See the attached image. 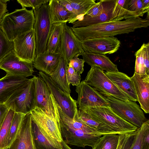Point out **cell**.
I'll return each instance as SVG.
<instances>
[{
	"instance_id": "6da1fadb",
	"label": "cell",
	"mask_w": 149,
	"mask_h": 149,
	"mask_svg": "<svg viewBox=\"0 0 149 149\" xmlns=\"http://www.w3.org/2000/svg\"><path fill=\"white\" fill-rule=\"evenodd\" d=\"M149 26V17L143 19L134 17L119 21H110L89 26L71 28L81 41L95 38L114 36L129 33L136 29L147 28Z\"/></svg>"
},
{
	"instance_id": "7a4b0ae2",
	"label": "cell",
	"mask_w": 149,
	"mask_h": 149,
	"mask_svg": "<svg viewBox=\"0 0 149 149\" xmlns=\"http://www.w3.org/2000/svg\"><path fill=\"white\" fill-rule=\"evenodd\" d=\"M35 21L32 9L22 8L6 13L0 22V27L8 38L13 41L17 36L33 29Z\"/></svg>"
},
{
	"instance_id": "3957f363",
	"label": "cell",
	"mask_w": 149,
	"mask_h": 149,
	"mask_svg": "<svg viewBox=\"0 0 149 149\" xmlns=\"http://www.w3.org/2000/svg\"><path fill=\"white\" fill-rule=\"evenodd\" d=\"M103 9L101 13L94 18L86 15L72 24L74 28L83 27L110 21H119L139 17L137 14L125 9L117 3V0H102Z\"/></svg>"
},
{
	"instance_id": "277c9868",
	"label": "cell",
	"mask_w": 149,
	"mask_h": 149,
	"mask_svg": "<svg viewBox=\"0 0 149 149\" xmlns=\"http://www.w3.org/2000/svg\"><path fill=\"white\" fill-rule=\"evenodd\" d=\"M33 11L35 19L33 29L35 39L36 57L47 51L52 24L50 17L48 3L43 4L39 8Z\"/></svg>"
},
{
	"instance_id": "5b68a950",
	"label": "cell",
	"mask_w": 149,
	"mask_h": 149,
	"mask_svg": "<svg viewBox=\"0 0 149 149\" xmlns=\"http://www.w3.org/2000/svg\"><path fill=\"white\" fill-rule=\"evenodd\" d=\"M84 81L102 95H111L124 101H132L129 97L118 88L106 75L104 71L98 67H91Z\"/></svg>"
},
{
	"instance_id": "8992f818",
	"label": "cell",
	"mask_w": 149,
	"mask_h": 149,
	"mask_svg": "<svg viewBox=\"0 0 149 149\" xmlns=\"http://www.w3.org/2000/svg\"><path fill=\"white\" fill-rule=\"evenodd\" d=\"M81 110L86 112L94 120L108 126L120 134L132 133L138 128L119 116L110 107H91Z\"/></svg>"
},
{
	"instance_id": "52a82bcc",
	"label": "cell",
	"mask_w": 149,
	"mask_h": 149,
	"mask_svg": "<svg viewBox=\"0 0 149 149\" xmlns=\"http://www.w3.org/2000/svg\"><path fill=\"white\" fill-rule=\"evenodd\" d=\"M35 90L34 78L14 93L4 103L15 112L26 114L35 109Z\"/></svg>"
},
{
	"instance_id": "ba28073f",
	"label": "cell",
	"mask_w": 149,
	"mask_h": 149,
	"mask_svg": "<svg viewBox=\"0 0 149 149\" xmlns=\"http://www.w3.org/2000/svg\"><path fill=\"white\" fill-rule=\"evenodd\" d=\"M103 96L108 101L110 108L115 113L137 128L140 127L148 120L136 102L122 101L111 95Z\"/></svg>"
},
{
	"instance_id": "9c48e42d",
	"label": "cell",
	"mask_w": 149,
	"mask_h": 149,
	"mask_svg": "<svg viewBox=\"0 0 149 149\" xmlns=\"http://www.w3.org/2000/svg\"><path fill=\"white\" fill-rule=\"evenodd\" d=\"M30 113L31 119L50 141L57 148L62 149L61 143L63 140L60 121L50 116L38 108H35Z\"/></svg>"
},
{
	"instance_id": "30bf717a",
	"label": "cell",
	"mask_w": 149,
	"mask_h": 149,
	"mask_svg": "<svg viewBox=\"0 0 149 149\" xmlns=\"http://www.w3.org/2000/svg\"><path fill=\"white\" fill-rule=\"evenodd\" d=\"M35 85V108L60 120L56 103L47 84L40 76L33 77Z\"/></svg>"
},
{
	"instance_id": "8fae6325",
	"label": "cell",
	"mask_w": 149,
	"mask_h": 149,
	"mask_svg": "<svg viewBox=\"0 0 149 149\" xmlns=\"http://www.w3.org/2000/svg\"><path fill=\"white\" fill-rule=\"evenodd\" d=\"M39 76L47 84L56 102L62 111L74 120L78 111L76 100L72 97L70 94L61 89L49 75L39 71Z\"/></svg>"
},
{
	"instance_id": "7c38bea8",
	"label": "cell",
	"mask_w": 149,
	"mask_h": 149,
	"mask_svg": "<svg viewBox=\"0 0 149 149\" xmlns=\"http://www.w3.org/2000/svg\"><path fill=\"white\" fill-rule=\"evenodd\" d=\"M75 91L78 94L76 101L78 109L98 107H110L106 98L83 80L76 86Z\"/></svg>"
},
{
	"instance_id": "4fadbf2b",
	"label": "cell",
	"mask_w": 149,
	"mask_h": 149,
	"mask_svg": "<svg viewBox=\"0 0 149 149\" xmlns=\"http://www.w3.org/2000/svg\"><path fill=\"white\" fill-rule=\"evenodd\" d=\"M66 23L65 24L61 35L60 45L57 53L61 54L68 66L70 60L77 54L81 55L84 51L82 47L81 41Z\"/></svg>"
},
{
	"instance_id": "5bb4252c",
	"label": "cell",
	"mask_w": 149,
	"mask_h": 149,
	"mask_svg": "<svg viewBox=\"0 0 149 149\" xmlns=\"http://www.w3.org/2000/svg\"><path fill=\"white\" fill-rule=\"evenodd\" d=\"M61 135L68 145L84 148H92L102 135L91 133L80 129H74L60 123Z\"/></svg>"
},
{
	"instance_id": "9a60e30c",
	"label": "cell",
	"mask_w": 149,
	"mask_h": 149,
	"mask_svg": "<svg viewBox=\"0 0 149 149\" xmlns=\"http://www.w3.org/2000/svg\"><path fill=\"white\" fill-rule=\"evenodd\" d=\"M81 42L84 52L105 55L116 52L121 44L120 40L114 36L91 38Z\"/></svg>"
},
{
	"instance_id": "2e32d148",
	"label": "cell",
	"mask_w": 149,
	"mask_h": 149,
	"mask_svg": "<svg viewBox=\"0 0 149 149\" xmlns=\"http://www.w3.org/2000/svg\"><path fill=\"white\" fill-rule=\"evenodd\" d=\"M13 42L15 54L19 59L33 63L36 56L34 29L17 36Z\"/></svg>"
},
{
	"instance_id": "e0dca14e",
	"label": "cell",
	"mask_w": 149,
	"mask_h": 149,
	"mask_svg": "<svg viewBox=\"0 0 149 149\" xmlns=\"http://www.w3.org/2000/svg\"><path fill=\"white\" fill-rule=\"evenodd\" d=\"M33 68V63L20 60L15 52L8 55L0 64V69L6 74L25 78L32 75Z\"/></svg>"
},
{
	"instance_id": "ac0fdd59",
	"label": "cell",
	"mask_w": 149,
	"mask_h": 149,
	"mask_svg": "<svg viewBox=\"0 0 149 149\" xmlns=\"http://www.w3.org/2000/svg\"><path fill=\"white\" fill-rule=\"evenodd\" d=\"M8 149H36L32 132L30 113L24 116L16 136Z\"/></svg>"
},
{
	"instance_id": "d6986e66",
	"label": "cell",
	"mask_w": 149,
	"mask_h": 149,
	"mask_svg": "<svg viewBox=\"0 0 149 149\" xmlns=\"http://www.w3.org/2000/svg\"><path fill=\"white\" fill-rule=\"evenodd\" d=\"M30 79L8 74L0 79V104H4L14 93L28 83Z\"/></svg>"
},
{
	"instance_id": "ffe728a7",
	"label": "cell",
	"mask_w": 149,
	"mask_h": 149,
	"mask_svg": "<svg viewBox=\"0 0 149 149\" xmlns=\"http://www.w3.org/2000/svg\"><path fill=\"white\" fill-rule=\"evenodd\" d=\"M134 84L140 108L146 113H149V75L134 72L131 77Z\"/></svg>"
},
{
	"instance_id": "44dd1931",
	"label": "cell",
	"mask_w": 149,
	"mask_h": 149,
	"mask_svg": "<svg viewBox=\"0 0 149 149\" xmlns=\"http://www.w3.org/2000/svg\"><path fill=\"white\" fill-rule=\"evenodd\" d=\"M104 72L118 88L129 97L132 101H137L134 84L131 77L119 71Z\"/></svg>"
},
{
	"instance_id": "7402d4cb",
	"label": "cell",
	"mask_w": 149,
	"mask_h": 149,
	"mask_svg": "<svg viewBox=\"0 0 149 149\" xmlns=\"http://www.w3.org/2000/svg\"><path fill=\"white\" fill-rule=\"evenodd\" d=\"M61 57L60 53L46 51L35 58L33 62L34 68L50 76L56 69Z\"/></svg>"
},
{
	"instance_id": "603a6c76",
	"label": "cell",
	"mask_w": 149,
	"mask_h": 149,
	"mask_svg": "<svg viewBox=\"0 0 149 149\" xmlns=\"http://www.w3.org/2000/svg\"><path fill=\"white\" fill-rule=\"evenodd\" d=\"M48 8L52 24L67 22L72 24L77 20V17L59 3L57 0H49Z\"/></svg>"
},
{
	"instance_id": "cb8c5ba5",
	"label": "cell",
	"mask_w": 149,
	"mask_h": 149,
	"mask_svg": "<svg viewBox=\"0 0 149 149\" xmlns=\"http://www.w3.org/2000/svg\"><path fill=\"white\" fill-rule=\"evenodd\" d=\"M83 59L91 67L96 66L106 72L118 71L117 65L113 63L106 55L84 52Z\"/></svg>"
},
{
	"instance_id": "d4e9b609",
	"label": "cell",
	"mask_w": 149,
	"mask_h": 149,
	"mask_svg": "<svg viewBox=\"0 0 149 149\" xmlns=\"http://www.w3.org/2000/svg\"><path fill=\"white\" fill-rule=\"evenodd\" d=\"M74 120L81 122L101 133L105 134H120L114 131L108 126L94 120L82 110L78 109L77 116Z\"/></svg>"
},
{
	"instance_id": "484cf974",
	"label": "cell",
	"mask_w": 149,
	"mask_h": 149,
	"mask_svg": "<svg viewBox=\"0 0 149 149\" xmlns=\"http://www.w3.org/2000/svg\"><path fill=\"white\" fill-rule=\"evenodd\" d=\"M67 67L65 61L62 57L56 69L49 76L61 89L70 94L71 91L66 77Z\"/></svg>"
},
{
	"instance_id": "4316f807",
	"label": "cell",
	"mask_w": 149,
	"mask_h": 149,
	"mask_svg": "<svg viewBox=\"0 0 149 149\" xmlns=\"http://www.w3.org/2000/svg\"><path fill=\"white\" fill-rule=\"evenodd\" d=\"M31 128L36 149H60L50 141L37 124L31 118Z\"/></svg>"
},
{
	"instance_id": "83f0119b",
	"label": "cell",
	"mask_w": 149,
	"mask_h": 149,
	"mask_svg": "<svg viewBox=\"0 0 149 149\" xmlns=\"http://www.w3.org/2000/svg\"><path fill=\"white\" fill-rule=\"evenodd\" d=\"M65 23L66 22L52 24V29L48 41L46 51L52 53H57Z\"/></svg>"
},
{
	"instance_id": "f1b7e54d",
	"label": "cell",
	"mask_w": 149,
	"mask_h": 149,
	"mask_svg": "<svg viewBox=\"0 0 149 149\" xmlns=\"http://www.w3.org/2000/svg\"><path fill=\"white\" fill-rule=\"evenodd\" d=\"M119 134H113L104 135L95 143L92 149H116Z\"/></svg>"
},
{
	"instance_id": "f546056e",
	"label": "cell",
	"mask_w": 149,
	"mask_h": 149,
	"mask_svg": "<svg viewBox=\"0 0 149 149\" xmlns=\"http://www.w3.org/2000/svg\"><path fill=\"white\" fill-rule=\"evenodd\" d=\"M76 11L78 20L81 19L95 3L94 0H66Z\"/></svg>"
},
{
	"instance_id": "4dcf8cb0",
	"label": "cell",
	"mask_w": 149,
	"mask_h": 149,
	"mask_svg": "<svg viewBox=\"0 0 149 149\" xmlns=\"http://www.w3.org/2000/svg\"><path fill=\"white\" fill-rule=\"evenodd\" d=\"M15 112L9 109L0 128V149H6V146Z\"/></svg>"
},
{
	"instance_id": "1f68e13d",
	"label": "cell",
	"mask_w": 149,
	"mask_h": 149,
	"mask_svg": "<svg viewBox=\"0 0 149 149\" xmlns=\"http://www.w3.org/2000/svg\"><path fill=\"white\" fill-rule=\"evenodd\" d=\"M25 114L15 112L6 146V149H8L15 138L22 120Z\"/></svg>"
},
{
	"instance_id": "d6a6232c",
	"label": "cell",
	"mask_w": 149,
	"mask_h": 149,
	"mask_svg": "<svg viewBox=\"0 0 149 149\" xmlns=\"http://www.w3.org/2000/svg\"><path fill=\"white\" fill-rule=\"evenodd\" d=\"M14 52L13 41L8 38L0 27V64L8 55Z\"/></svg>"
},
{
	"instance_id": "836d02e7",
	"label": "cell",
	"mask_w": 149,
	"mask_h": 149,
	"mask_svg": "<svg viewBox=\"0 0 149 149\" xmlns=\"http://www.w3.org/2000/svg\"><path fill=\"white\" fill-rule=\"evenodd\" d=\"M149 128V120L144 122L141 126L138 128L136 133L131 149H141L142 143L146 130Z\"/></svg>"
},
{
	"instance_id": "e575fe53",
	"label": "cell",
	"mask_w": 149,
	"mask_h": 149,
	"mask_svg": "<svg viewBox=\"0 0 149 149\" xmlns=\"http://www.w3.org/2000/svg\"><path fill=\"white\" fill-rule=\"evenodd\" d=\"M135 56L136 59L134 72L139 74L146 75L143 63V49L141 46L135 53Z\"/></svg>"
},
{
	"instance_id": "d590c367",
	"label": "cell",
	"mask_w": 149,
	"mask_h": 149,
	"mask_svg": "<svg viewBox=\"0 0 149 149\" xmlns=\"http://www.w3.org/2000/svg\"><path fill=\"white\" fill-rule=\"evenodd\" d=\"M66 77L69 84H71L73 86H78L80 83V74L75 71L71 67L68 66L66 70Z\"/></svg>"
},
{
	"instance_id": "8d00e7d4",
	"label": "cell",
	"mask_w": 149,
	"mask_h": 149,
	"mask_svg": "<svg viewBox=\"0 0 149 149\" xmlns=\"http://www.w3.org/2000/svg\"><path fill=\"white\" fill-rule=\"evenodd\" d=\"M49 0H18L17 1L21 5L22 8L31 7L33 10L39 8L42 5L48 3Z\"/></svg>"
},
{
	"instance_id": "74e56055",
	"label": "cell",
	"mask_w": 149,
	"mask_h": 149,
	"mask_svg": "<svg viewBox=\"0 0 149 149\" xmlns=\"http://www.w3.org/2000/svg\"><path fill=\"white\" fill-rule=\"evenodd\" d=\"M127 10L136 13L139 17L145 13L142 8V0H129Z\"/></svg>"
},
{
	"instance_id": "f35d334b",
	"label": "cell",
	"mask_w": 149,
	"mask_h": 149,
	"mask_svg": "<svg viewBox=\"0 0 149 149\" xmlns=\"http://www.w3.org/2000/svg\"><path fill=\"white\" fill-rule=\"evenodd\" d=\"M81 55L78 54L75 55L69 62L68 65L71 67L74 70L82 74L84 71V64L85 62L83 59H80L78 56Z\"/></svg>"
},
{
	"instance_id": "ab89813d",
	"label": "cell",
	"mask_w": 149,
	"mask_h": 149,
	"mask_svg": "<svg viewBox=\"0 0 149 149\" xmlns=\"http://www.w3.org/2000/svg\"><path fill=\"white\" fill-rule=\"evenodd\" d=\"M103 4L102 0L95 3L86 12L85 15L91 18H94L99 15L102 12Z\"/></svg>"
},
{
	"instance_id": "60d3db41",
	"label": "cell",
	"mask_w": 149,
	"mask_h": 149,
	"mask_svg": "<svg viewBox=\"0 0 149 149\" xmlns=\"http://www.w3.org/2000/svg\"><path fill=\"white\" fill-rule=\"evenodd\" d=\"M141 46L142 48L143 59L146 73L149 75V42L144 43Z\"/></svg>"
},
{
	"instance_id": "b9f144b4",
	"label": "cell",
	"mask_w": 149,
	"mask_h": 149,
	"mask_svg": "<svg viewBox=\"0 0 149 149\" xmlns=\"http://www.w3.org/2000/svg\"><path fill=\"white\" fill-rule=\"evenodd\" d=\"M136 133V130L129 134L122 149H131Z\"/></svg>"
},
{
	"instance_id": "7bdbcfd3",
	"label": "cell",
	"mask_w": 149,
	"mask_h": 149,
	"mask_svg": "<svg viewBox=\"0 0 149 149\" xmlns=\"http://www.w3.org/2000/svg\"><path fill=\"white\" fill-rule=\"evenodd\" d=\"M5 104H0V128L9 111Z\"/></svg>"
},
{
	"instance_id": "ee69618b",
	"label": "cell",
	"mask_w": 149,
	"mask_h": 149,
	"mask_svg": "<svg viewBox=\"0 0 149 149\" xmlns=\"http://www.w3.org/2000/svg\"><path fill=\"white\" fill-rule=\"evenodd\" d=\"M9 0H0V22L8 11L7 2Z\"/></svg>"
},
{
	"instance_id": "f6af8a7d",
	"label": "cell",
	"mask_w": 149,
	"mask_h": 149,
	"mask_svg": "<svg viewBox=\"0 0 149 149\" xmlns=\"http://www.w3.org/2000/svg\"><path fill=\"white\" fill-rule=\"evenodd\" d=\"M57 1L59 3L64 6L68 11L74 14L77 17V20H78L76 11L66 0H57Z\"/></svg>"
},
{
	"instance_id": "bcb514c9",
	"label": "cell",
	"mask_w": 149,
	"mask_h": 149,
	"mask_svg": "<svg viewBox=\"0 0 149 149\" xmlns=\"http://www.w3.org/2000/svg\"><path fill=\"white\" fill-rule=\"evenodd\" d=\"M141 149H149V128L145 132L142 141Z\"/></svg>"
},
{
	"instance_id": "7dc6e473",
	"label": "cell",
	"mask_w": 149,
	"mask_h": 149,
	"mask_svg": "<svg viewBox=\"0 0 149 149\" xmlns=\"http://www.w3.org/2000/svg\"><path fill=\"white\" fill-rule=\"evenodd\" d=\"M142 8L145 13L149 14V0H142Z\"/></svg>"
},
{
	"instance_id": "c3c4849f",
	"label": "cell",
	"mask_w": 149,
	"mask_h": 149,
	"mask_svg": "<svg viewBox=\"0 0 149 149\" xmlns=\"http://www.w3.org/2000/svg\"><path fill=\"white\" fill-rule=\"evenodd\" d=\"M129 0H117L118 4L123 8L127 10Z\"/></svg>"
},
{
	"instance_id": "681fc988",
	"label": "cell",
	"mask_w": 149,
	"mask_h": 149,
	"mask_svg": "<svg viewBox=\"0 0 149 149\" xmlns=\"http://www.w3.org/2000/svg\"><path fill=\"white\" fill-rule=\"evenodd\" d=\"M61 144L62 149H72L63 140L62 141Z\"/></svg>"
},
{
	"instance_id": "f907efd6",
	"label": "cell",
	"mask_w": 149,
	"mask_h": 149,
	"mask_svg": "<svg viewBox=\"0 0 149 149\" xmlns=\"http://www.w3.org/2000/svg\"><path fill=\"white\" fill-rule=\"evenodd\" d=\"M123 146L121 144H118L117 147L116 149H122Z\"/></svg>"
}]
</instances>
